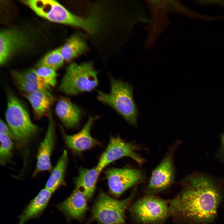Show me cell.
<instances>
[{
	"mask_svg": "<svg viewBox=\"0 0 224 224\" xmlns=\"http://www.w3.org/2000/svg\"><path fill=\"white\" fill-rule=\"evenodd\" d=\"M180 184L181 190L170 201V216L188 224L213 222L223 198L222 183L196 173L184 178Z\"/></svg>",
	"mask_w": 224,
	"mask_h": 224,
	"instance_id": "6da1fadb",
	"label": "cell"
},
{
	"mask_svg": "<svg viewBox=\"0 0 224 224\" xmlns=\"http://www.w3.org/2000/svg\"><path fill=\"white\" fill-rule=\"evenodd\" d=\"M21 2L26 5L38 16L51 22L81 28L91 34L97 32L100 21L91 16L82 17L71 12L54 0H24Z\"/></svg>",
	"mask_w": 224,
	"mask_h": 224,
	"instance_id": "7a4b0ae2",
	"label": "cell"
},
{
	"mask_svg": "<svg viewBox=\"0 0 224 224\" xmlns=\"http://www.w3.org/2000/svg\"><path fill=\"white\" fill-rule=\"evenodd\" d=\"M5 118L14 140L20 147L27 146L39 132V128L32 121L26 108L12 93L8 95Z\"/></svg>",
	"mask_w": 224,
	"mask_h": 224,
	"instance_id": "3957f363",
	"label": "cell"
},
{
	"mask_svg": "<svg viewBox=\"0 0 224 224\" xmlns=\"http://www.w3.org/2000/svg\"><path fill=\"white\" fill-rule=\"evenodd\" d=\"M37 33L27 26H15L0 32V65L28 52L35 46Z\"/></svg>",
	"mask_w": 224,
	"mask_h": 224,
	"instance_id": "277c9868",
	"label": "cell"
},
{
	"mask_svg": "<svg viewBox=\"0 0 224 224\" xmlns=\"http://www.w3.org/2000/svg\"><path fill=\"white\" fill-rule=\"evenodd\" d=\"M110 82V92L98 91L97 99L114 109L130 124L136 126L138 112L132 86L127 82L112 78Z\"/></svg>",
	"mask_w": 224,
	"mask_h": 224,
	"instance_id": "5b68a950",
	"label": "cell"
},
{
	"mask_svg": "<svg viewBox=\"0 0 224 224\" xmlns=\"http://www.w3.org/2000/svg\"><path fill=\"white\" fill-rule=\"evenodd\" d=\"M98 73L91 62H72L67 67L58 89L69 96L90 91L98 85Z\"/></svg>",
	"mask_w": 224,
	"mask_h": 224,
	"instance_id": "8992f818",
	"label": "cell"
},
{
	"mask_svg": "<svg viewBox=\"0 0 224 224\" xmlns=\"http://www.w3.org/2000/svg\"><path fill=\"white\" fill-rule=\"evenodd\" d=\"M135 191L121 200L114 199L101 191L93 205L90 220L99 224H123L125 212L135 195Z\"/></svg>",
	"mask_w": 224,
	"mask_h": 224,
	"instance_id": "52a82bcc",
	"label": "cell"
},
{
	"mask_svg": "<svg viewBox=\"0 0 224 224\" xmlns=\"http://www.w3.org/2000/svg\"><path fill=\"white\" fill-rule=\"evenodd\" d=\"M170 201L147 194L130 205L129 212L136 222L142 224H162L170 216Z\"/></svg>",
	"mask_w": 224,
	"mask_h": 224,
	"instance_id": "ba28073f",
	"label": "cell"
},
{
	"mask_svg": "<svg viewBox=\"0 0 224 224\" xmlns=\"http://www.w3.org/2000/svg\"><path fill=\"white\" fill-rule=\"evenodd\" d=\"M176 146L171 147L153 171L146 189L147 194L154 195L169 188L175 179L174 155Z\"/></svg>",
	"mask_w": 224,
	"mask_h": 224,
	"instance_id": "9c48e42d",
	"label": "cell"
},
{
	"mask_svg": "<svg viewBox=\"0 0 224 224\" xmlns=\"http://www.w3.org/2000/svg\"><path fill=\"white\" fill-rule=\"evenodd\" d=\"M109 191L118 198L131 187L142 183L145 177L140 170L132 168H111L105 171Z\"/></svg>",
	"mask_w": 224,
	"mask_h": 224,
	"instance_id": "30bf717a",
	"label": "cell"
},
{
	"mask_svg": "<svg viewBox=\"0 0 224 224\" xmlns=\"http://www.w3.org/2000/svg\"><path fill=\"white\" fill-rule=\"evenodd\" d=\"M138 147L132 143L126 142L119 136L112 137L96 167L100 172L110 163L124 157H130L142 165L145 160L136 152L139 149Z\"/></svg>",
	"mask_w": 224,
	"mask_h": 224,
	"instance_id": "8fae6325",
	"label": "cell"
},
{
	"mask_svg": "<svg viewBox=\"0 0 224 224\" xmlns=\"http://www.w3.org/2000/svg\"><path fill=\"white\" fill-rule=\"evenodd\" d=\"M48 113V125L45 136L38 149L36 163L32 176L44 171L51 172L53 169L51 157L55 142L54 122L50 109Z\"/></svg>",
	"mask_w": 224,
	"mask_h": 224,
	"instance_id": "7c38bea8",
	"label": "cell"
},
{
	"mask_svg": "<svg viewBox=\"0 0 224 224\" xmlns=\"http://www.w3.org/2000/svg\"><path fill=\"white\" fill-rule=\"evenodd\" d=\"M98 117L97 116L89 117L82 129L74 134H67L61 128L64 142L70 149L74 152L80 153L99 144V142L93 138L91 134V127Z\"/></svg>",
	"mask_w": 224,
	"mask_h": 224,
	"instance_id": "4fadbf2b",
	"label": "cell"
},
{
	"mask_svg": "<svg viewBox=\"0 0 224 224\" xmlns=\"http://www.w3.org/2000/svg\"><path fill=\"white\" fill-rule=\"evenodd\" d=\"M87 198L79 189L75 188L67 199L55 205L67 220L82 221L88 209Z\"/></svg>",
	"mask_w": 224,
	"mask_h": 224,
	"instance_id": "5bb4252c",
	"label": "cell"
},
{
	"mask_svg": "<svg viewBox=\"0 0 224 224\" xmlns=\"http://www.w3.org/2000/svg\"><path fill=\"white\" fill-rule=\"evenodd\" d=\"M11 74L17 87L24 93L50 91L51 87L41 79L35 69L31 68L23 71L12 70Z\"/></svg>",
	"mask_w": 224,
	"mask_h": 224,
	"instance_id": "9a60e30c",
	"label": "cell"
},
{
	"mask_svg": "<svg viewBox=\"0 0 224 224\" xmlns=\"http://www.w3.org/2000/svg\"><path fill=\"white\" fill-rule=\"evenodd\" d=\"M56 113L63 125L68 128L77 127L79 124L82 112L76 105L68 98L62 97L57 102Z\"/></svg>",
	"mask_w": 224,
	"mask_h": 224,
	"instance_id": "2e32d148",
	"label": "cell"
},
{
	"mask_svg": "<svg viewBox=\"0 0 224 224\" xmlns=\"http://www.w3.org/2000/svg\"><path fill=\"white\" fill-rule=\"evenodd\" d=\"M52 194L45 188L41 189L24 209L19 217L18 224H24L29 220L39 217L46 208Z\"/></svg>",
	"mask_w": 224,
	"mask_h": 224,
	"instance_id": "e0dca14e",
	"label": "cell"
},
{
	"mask_svg": "<svg viewBox=\"0 0 224 224\" xmlns=\"http://www.w3.org/2000/svg\"><path fill=\"white\" fill-rule=\"evenodd\" d=\"M100 173L96 166L91 169L81 167L79 169L75 180V188L80 190L87 199H91L94 194Z\"/></svg>",
	"mask_w": 224,
	"mask_h": 224,
	"instance_id": "ac0fdd59",
	"label": "cell"
},
{
	"mask_svg": "<svg viewBox=\"0 0 224 224\" xmlns=\"http://www.w3.org/2000/svg\"><path fill=\"white\" fill-rule=\"evenodd\" d=\"M24 96L29 101L35 117L40 119L49 110L54 98L49 91H38L24 93Z\"/></svg>",
	"mask_w": 224,
	"mask_h": 224,
	"instance_id": "d6986e66",
	"label": "cell"
},
{
	"mask_svg": "<svg viewBox=\"0 0 224 224\" xmlns=\"http://www.w3.org/2000/svg\"><path fill=\"white\" fill-rule=\"evenodd\" d=\"M68 161V153L65 150L58 159L46 183L45 188L53 193L60 187L66 184L65 176Z\"/></svg>",
	"mask_w": 224,
	"mask_h": 224,
	"instance_id": "ffe728a7",
	"label": "cell"
},
{
	"mask_svg": "<svg viewBox=\"0 0 224 224\" xmlns=\"http://www.w3.org/2000/svg\"><path fill=\"white\" fill-rule=\"evenodd\" d=\"M61 54L65 61L69 62L84 53L87 45L82 35L75 33L60 47Z\"/></svg>",
	"mask_w": 224,
	"mask_h": 224,
	"instance_id": "44dd1931",
	"label": "cell"
},
{
	"mask_svg": "<svg viewBox=\"0 0 224 224\" xmlns=\"http://www.w3.org/2000/svg\"><path fill=\"white\" fill-rule=\"evenodd\" d=\"M64 61L60 47L45 54L38 61L37 66H44L56 70L63 65Z\"/></svg>",
	"mask_w": 224,
	"mask_h": 224,
	"instance_id": "7402d4cb",
	"label": "cell"
},
{
	"mask_svg": "<svg viewBox=\"0 0 224 224\" xmlns=\"http://www.w3.org/2000/svg\"><path fill=\"white\" fill-rule=\"evenodd\" d=\"M8 135L0 133V163L3 166L10 162L12 157L14 144Z\"/></svg>",
	"mask_w": 224,
	"mask_h": 224,
	"instance_id": "603a6c76",
	"label": "cell"
},
{
	"mask_svg": "<svg viewBox=\"0 0 224 224\" xmlns=\"http://www.w3.org/2000/svg\"><path fill=\"white\" fill-rule=\"evenodd\" d=\"M35 70L39 77L46 85L50 87L56 85L57 76L56 70L44 66L37 67Z\"/></svg>",
	"mask_w": 224,
	"mask_h": 224,
	"instance_id": "cb8c5ba5",
	"label": "cell"
},
{
	"mask_svg": "<svg viewBox=\"0 0 224 224\" xmlns=\"http://www.w3.org/2000/svg\"><path fill=\"white\" fill-rule=\"evenodd\" d=\"M0 133L8 135L13 140H14L13 135L7 124L1 119L0 121Z\"/></svg>",
	"mask_w": 224,
	"mask_h": 224,
	"instance_id": "d4e9b609",
	"label": "cell"
},
{
	"mask_svg": "<svg viewBox=\"0 0 224 224\" xmlns=\"http://www.w3.org/2000/svg\"><path fill=\"white\" fill-rule=\"evenodd\" d=\"M198 2L201 4H215L224 6V1H200Z\"/></svg>",
	"mask_w": 224,
	"mask_h": 224,
	"instance_id": "484cf974",
	"label": "cell"
},
{
	"mask_svg": "<svg viewBox=\"0 0 224 224\" xmlns=\"http://www.w3.org/2000/svg\"><path fill=\"white\" fill-rule=\"evenodd\" d=\"M221 153L223 159L224 160V133L222 136Z\"/></svg>",
	"mask_w": 224,
	"mask_h": 224,
	"instance_id": "4316f807",
	"label": "cell"
}]
</instances>
